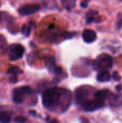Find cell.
Returning <instances> with one entry per match:
<instances>
[{
    "instance_id": "cell-1",
    "label": "cell",
    "mask_w": 122,
    "mask_h": 123,
    "mask_svg": "<svg viewBox=\"0 0 122 123\" xmlns=\"http://www.w3.org/2000/svg\"><path fill=\"white\" fill-rule=\"evenodd\" d=\"M68 91L58 87L48 89L44 92L42 96V102L45 108L49 110H55L63 102V97L68 95Z\"/></svg>"
},
{
    "instance_id": "cell-2",
    "label": "cell",
    "mask_w": 122,
    "mask_h": 123,
    "mask_svg": "<svg viewBox=\"0 0 122 123\" xmlns=\"http://www.w3.org/2000/svg\"><path fill=\"white\" fill-rule=\"evenodd\" d=\"M6 53L11 61H17L22 58L24 53V48L21 44L14 43L7 48Z\"/></svg>"
},
{
    "instance_id": "cell-3",
    "label": "cell",
    "mask_w": 122,
    "mask_h": 123,
    "mask_svg": "<svg viewBox=\"0 0 122 123\" xmlns=\"http://www.w3.org/2000/svg\"><path fill=\"white\" fill-rule=\"evenodd\" d=\"M32 89L29 86H23L14 89L12 91V100L16 104H21L24 101L26 94H31Z\"/></svg>"
},
{
    "instance_id": "cell-4",
    "label": "cell",
    "mask_w": 122,
    "mask_h": 123,
    "mask_svg": "<svg viewBox=\"0 0 122 123\" xmlns=\"http://www.w3.org/2000/svg\"><path fill=\"white\" fill-rule=\"evenodd\" d=\"M96 66L101 70L110 69L113 66V59L108 54H101L96 60Z\"/></svg>"
},
{
    "instance_id": "cell-5",
    "label": "cell",
    "mask_w": 122,
    "mask_h": 123,
    "mask_svg": "<svg viewBox=\"0 0 122 123\" xmlns=\"http://www.w3.org/2000/svg\"><path fill=\"white\" fill-rule=\"evenodd\" d=\"M40 9V6L37 4H27L20 6L18 12L22 16L31 15L37 12Z\"/></svg>"
},
{
    "instance_id": "cell-6",
    "label": "cell",
    "mask_w": 122,
    "mask_h": 123,
    "mask_svg": "<svg viewBox=\"0 0 122 123\" xmlns=\"http://www.w3.org/2000/svg\"><path fill=\"white\" fill-rule=\"evenodd\" d=\"M83 110L86 112H93L104 107V103L100 102L98 100H86L81 104Z\"/></svg>"
},
{
    "instance_id": "cell-7",
    "label": "cell",
    "mask_w": 122,
    "mask_h": 123,
    "mask_svg": "<svg viewBox=\"0 0 122 123\" xmlns=\"http://www.w3.org/2000/svg\"><path fill=\"white\" fill-rule=\"evenodd\" d=\"M89 97V89L85 87H80L76 91V99L78 104L81 105Z\"/></svg>"
},
{
    "instance_id": "cell-8",
    "label": "cell",
    "mask_w": 122,
    "mask_h": 123,
    "mask_svg": "<svg viewBox=\"0 0 122 123\" xmlns=\"http://www.w3.org/2000/svg\"><path fill=\"white\" fill-rule=\"evenodd\" d=\"M82 37L84 42L87 43H91L96 40L97 36H96V33L93 30L87 29V30H84V31L83 32Z\"/></svg>"
},
{
    "instance_id": "cell-9",
    "label": "cell",
    "mask_w": 122,
    "mask_h": 123,
    "mask_svg": "<svg viewBox=\"0 0 122 123\" xmlns=\"http://www.w3.org/2000/svg\"><path fill=\"white\" fill-rule=\"evenodd\" d=\"M111 93V92L108 89L100 90V91L96 92L94 94V98H95V99L98 100L99 102L104 103V101L110 97Z\"/></svg>"
},
{
    "instance_id": "cell-10",
    "label": "cell",
    "mask_w": 122,
    "mask_h": 123,
    "mask_svg": "<svg viewBox=\"0 0 122 123\" xmlns=\"http://www.w3.org/2000/svg\"><path fill=\"white\" fill-rule=\"evenodd\" d=\"M97 81L99 82H108L111 80V75L110 73L106 70H104L103 71L100 72L97 75L96 78Z\"/></svg>"
},
{
    "instance_id": "cell-11",
    "label": "cell",
    "mask_w": 122,
    "mask_h": 123,
    "mask_svg": "<svg viewBox=\"0 0 122 123\" xmlns=\"http://www.w3.org/2000/svg\"><path fill=\"white\" fill-rule=\"evenodd\" d=\"M110 104L112 107H119L122 105V95H116V94H111L110 97Z\"/></svg>"
},
{
    "instance_id": "cell-12",
    "label": "cell",
    "mask_w": 122,
    "mask_h": 123,
    "mask_svg": "<svg viewBox=\"0 0 122 123\" xmlns=\"http://www.w3.org/2000/svg\"><path fill=\"white\" fill-rule=\"evenodd\" d=\"M76 0H61L63 5L68 9L71 10L76 6Z\"/></svg>"
},
{
    "instance_id": "cell-13",
    "label": "cell",
    "mask_w": 122,
    "mask_h": 123,
    "mask_svg": "<svg viewBox=\"0 0 122 123\" xmlns=\"http://www.w3.org/2000/svg\"><path fill=\"white\" fill-rule=\"evenodd\" d=\"M11 121V116L6 112H0V123H9Z\"/></svg>"
},
{
    "instance_id": "cell-14",
    "label": "cell",
    "mask_w": 122,
    "mask_h": 123,
    "mask_svg": "<svg viewBox=\"0 0 122 123\" xmlns=\"http://www.w3.org/2000/svg\"><path fill=\"white\" fill-rule=\"evenodd\" d=\"M22 71L17 66H11L8 71H7V74H9V75H17L19 74H22Z\"/></svg>"
},
{
    "instance_id": "cell-15",
    "label": "cell",
    "mask_w": 122,
    "mask_h": 123,
    "mask_svg": "<svg viewBox=\"0 0 122 123\" xmlns=\"http://www.w3.org/2000/svg\"><path fill=\"white\" fill-rule=\"evenodd\" d=\"M31 30H32V26L29 25H24L22 27L21 32L25 35L26 37H29L31 33Z\"/></svg>"
},
{
    "instance_id": "cell-16",
    "label": "cell",
    "mask_w": 122,
    "mask_h": 123,
    "mask_svg": "<svg viewBox=\"0 0 122 123\" xmlns=\"http://www.w3.org/2000/svg\"><path fill=\"white\" fill-rule=\"evenodd\" d=\"M113 79L114 80H115L116 81H119L121 80V76L119 74V73L117 71H114V74H113Z\"/></svg>"
},
{
    "instance_id": "cell-17",
    "label": "cell",
    "mask_w": 122,
    "mask_h": 123,
    "mask_svg": "<svg viewBox=\"0 0 122 123\" xmlns=\"http://www.w3.org/2000/svg\"><path fill=\"white\" fill-rule=\"evenodd\" d=\"M14 121L17 122V123H24V122L27 121V119L24 117H17L14 118Z\"/></svg>"
},
{
    "instance_id": "cell-18",
    "label": "cell",
    "mask_w": 122,
    "mask_h": 123,
    "mask_svg": "<svg viewBox=\"0 0 122 123\" xmlns=\"http://www.w3.org/2000/svg\"><path fill=\"white\" fill-rule=\"evenodd\" d=\"M9 81L12 84H14L17 81V77L16 75H11V77L9 78Z\"/></svg>"
},
{
    "instance_id": "cell-19",
    "label": "cell",
    "mask_w": 122,
    "mask_h": 123,
    "mask_svg": "<svg viewBox=\"0 0 122 123\" xmlns=\"http://www.w3.org/2000/svg\"><path fill=\"white\" fill-rule=\"evenodd\" d=\"M6 44V40H5V38L4 37L3 35H0V47H3Z\"/></svg>"
},
{
    "instance_id": "cell-20",
    "label": "cell",
    "mask_w": 122,
    "mask_h": 123,
    "mask_svg": "<svg viewBox=\"0 0 122 123\" xmlns=\"http://www.w3.org/2000/svg\"><path fill=\"white\" fill-rule=\"evenodd\" d=\"M116 90H117V91H119V92L122 91V85H118V86H116Z\"/></svg>"
},
{
    "instance_id": "cell-21",
    "label": "cell",
    "mask_w": 122,
    "mask_h": 123,
    "mask_svg": "<svg viewBox=\"0 0 122 123\" xmlns=\"http://www.w3.org/2000/svg\"><path fill=\"white\" fill-rule=\"evenodd\" d=\"M87 5H88V4H87V3H86V2H82V3L81 4V6H83V8H86V7L87 6Z\"/></svg>"
},
{
    "instance_id": "cell-22",
    "label": "cell",
    "mask_w": 122,
    "mask_h": 123,
    "mask_svg": "<svg viewBox=\"0 0 122 123\" xmlns=\"http://www.w3.org/2000/svg\"><path fill=\"white\" fill-rule=\"evenodd\" d=\"M31 115H32V116H34V117H35L36 116V112H35V111H29V112Z\"/></svg>"
},
{
    "instance_id": "cell-23",
    "label": "cell",
    "mask_w": 122,
    "mask_h": 123,
    "mask_svg": "<svg viewBox=\"0 0 122 123\" xmlns=\"http://www.w3.org/2000/svg\"><path fill=\"white\" fill-rule=\"evenodd\" d=\"M117 25H118V27H119V28L122 27V19L121 20V21H119V22H118Z\"/></svg>"
},
{
    "instance_id": "cell-24",
    "label": "cell",
    "mask_w": 122,
    "mask_h": 123,
    "mask_svg": "<svg viewBox=\"0 0 122 123\" xmlns=\"http://www.w3.org/2000/svg\"><path fill=\"white\" fill-rule=\"evenodd\" d=\"M0 20H1V15H0Z\"/></svg>"
},
{
    "instance_id": "cell-25",
    "label": "cell",
    "mask_w": 122,
    "mask_h": 123,
    "mask_svg": "<svg viewBox=\"0 0 122 123\" xmlns=\"http://www.w3.org/2000/svg\"><path fill=\"white\" fill-rule=\"evenodd\" d=\"M0 6H1V4H0Z\"/></svg>"
},
{
    "instance_id": "cell-26",
    "label": "cell",
    "mask_w": 122,
    "mask_h": 123,
    "mask_svg": "<svg viewBox=\"0 0 122 123\" xmlns=\"http://www.w3.org/2000/svg\"><path fill=\"white\" fill-rule=\"evenodd\" d=\"M86 1H88V0H86Z\"/></svg>"
}]
</instances>
